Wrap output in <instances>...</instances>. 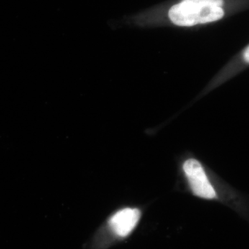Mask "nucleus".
Returning a JSON list of instances; mask_svg holds the SVG:
<instances>
[{
	"label": "nucleus",
	"instance_id": "obj_3",
	"mask_svg": "<svg viewBox=\"0 0 249 249\" xmlns=\"http://www.w3.org/2000/svg\"><path fill=\"white\" fill-rule=\"evenodd\" d=\"M142 215L137 208H124L116 211L93 237L90 249H107L128 238L137 229Z\"/></svg>",
	"mask_w": 249,
	"mask_h": 249
},
{
	"label": "nucleus",
	"instance_id": "obj_1",
	"mask_svg": "<svg viewBox=\"0 0 249 249\" xmlns=\"http://www.w3.org/2000/svg\"><path fill=\"white\" fill-rule=\"evenodd\" d=\"M183 176L193 196L204 200L219 201L245 218L249 217V196L237 191L222 181L210 176L201 161L193 157L183 160Z\"/></svg>",
	"mask_w": 249,
	"mask_h": 249
},
{
	"label": "nucleus",
	"instance_id": "obj_4",
	"mask_svg": "<svg viewBox=\"0 0 249 249\" xmlns=\"http://www.w3.org/2000/svg\"><path fill=\"white\" fill-rule=\"evenodd\" d=\"M243 58L247 63L249 64V45L244 51Z\"/></svg>",
	"mask_w": 249,
	"mask_h": 249
},
{
	"label": "nucleus",
	"instance_id": "obj_2",
	"mask_svg": "<svg viewBox=\"0 0 249 249\" xmlns=\"http://www.w3.org/2000/svg\"><path fill=\"white\" fill-rule=\"evenodd\" d=\"M223 0H182L168 12L171 22L179 27H193L222 19Z\"/></svg>",
	"mask_w": 249,
	"mask_h": 249
}]
</instances>
